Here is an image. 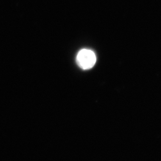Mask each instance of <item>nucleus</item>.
<instances>
[{"mask_svg":"<svg viewBox=\"0 0 161 161\" xmlns=\"http://www.w3.org/2000/svg\"><path fill=\"white\" fill-rule=\"evenodd\" d=\"M96 57L94 53L91 50H81L76 57V62L80 68L88 70L94 67L96 63Z\"/></svg>","mask_w":161,"mask_h":161,"instance_id":"f257e3e1","label":"nucleus"}]
</instances>
